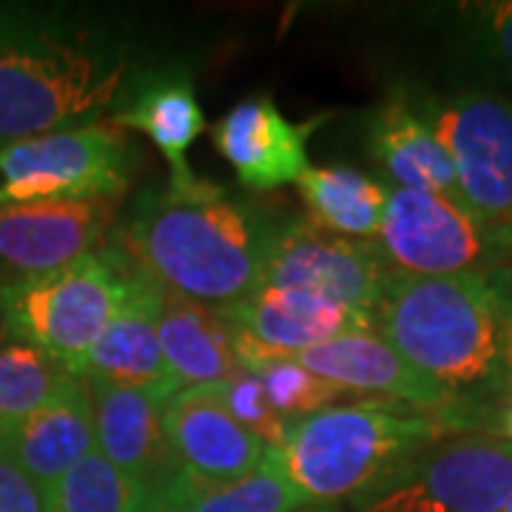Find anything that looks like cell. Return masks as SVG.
<instances>
[{"instance_id":"d4e9b609","label":"cell","mask_w":512,"mask_h":512,"mask_svg":"<svg viewBox=\"0 0 512 512\" xmlns=\"http://www.w3.org/2000/svg\"><path fill=\"white\" fill-rule=\"evenodd\" d=\"M46 501L49 512H148L154 495L92 450L57 481Z\"/></svg>"},{"instance_id":"d6986e66","label":"cell","mask_w":512,"mask_h":512,"mask_svg":"<svg viewBox=\"0 0 512 512\" xmlns=\"http://www.w3.org/2000/svg\"><path fill=\"white\" fill-rule=\"evenodd\" d=\"M456 86L512 97V0H467L427 9Z\"/></svg>"},{"instance_id":"8992f818","label":"cell","mask_w":512,"mask_h":512,"mask_svg":"<svg viewBox=\"0 0 512 512\" xmlns=\"http://www.w3.org/2000/svg\"><path fill=\"white\" fill-rule=\"evenodd\" d=\"M512 498V441L450 433L348 504L353 512H504Z\"/></svg>"},{"instance_id":"4316f807","label":"cell","mask_w":512,"mask_h":512,"mask_svg":"<svg viewBox=\"0 0 512 512\" xmlns=\"http://www.w3.org/2000/svg\"><path fill=\"white\" fill-rule=\"evenodd\" d=\"M256 373V379L262 382L268 402L274 407L282 419H299L316 410H325L333 404H342L348 396L342 387L319 379L308 367H302L296 359H282V362H271L262 365Z\"/></svg>"},{"instance_id":"cb8c5ba5","label":"cell","mask_w":512,"mask_h":512,"mask_svg":"<svg viewBox=\"0 0 512 512\" xmlns=\"http://www.w3.org/2000/svg\"><path fill=\"white\" fill-rule=\"evenodd\" d=\"M296 191L313 225L339 237H379L390 197V185L379 177L348 165H311L296 180Z\"/></svg>"},{"instance_id":"484cf974","label":"cell","mask_w":512,"mask_h":512,"mask_svg":"<svg viewBox=\"0 0 512 512\" xmlns=\"http://www.w3.org/2000/svg\"><path fill=\"white\" fill-rule=\"evenodd\" d=\"M74 373L43 350L0 336V427L43 410L72 382Z\"/></svg>"},{"instance_id":"603a6c76","label":"cell","mask_w":512,"mask_h":512,"mask_svg":"<svg viewBox=\"0 0 512 512\" xmlns=\"http://www.w3.org/2000/svg\"><path fill=\"white\" fill-rule=\"evenodd\" d=\"M157 333L165 362L183 387L217 384L242 373L231 330L222 313L211 305H202L163 288Z\"/></svg>"},{"instance_id":"f1b7e54d","label":"cell","mask_w":512,"mask_h":512,"mask_svg":"<svg viewBox=\"0 0 512 512\" xmlns=\"http://www.w3.org/2000/svg\"><path fill=\"white\" fill-rule=\"evenodd\" d=\"M484 279H487V291H490V299H493L504 370H507V379L512 384V259L484 271Z\"/></svg>"},{"instance_id":"d6a6232c","label":"cell","mask_w":512,"mask_h":512,"mask_svg":"<svg viewBox=\"0 0 512 512\" xmlns=\"http://www.w3.org/2000/svg\"><path fill=\"white\" fill-rule=\"evenodd\" d=\"M299 512H345V510H342V504H308V507H302Z\"/></svg>"},{"instance_id":"6da1fadb","label":"cell","mask_w":512,"mask_h":512,"mask_svg":"<svg viewBox=\"0 0 512 512\" xmlns=\"http://www.w3.org/2000/svg\"><path fill=\"white\" fill-rule=\"evenodd\" d=\"M137 72L131 37L103 15L0 3V146L103 123Z\"/></svg>"},{"instance_id":"ac0fdd59","label":"cell","mask_w":512,"mask_h":512,"mask_svg":"<svg viewBox=\"0 0 512 512\" xmlns=\"http://www.w3.org/2000/svg\"><path fill=\"white\" fill-rule=\"evenodd\" d=\"M92 450H97L92 399L86 379L80 376H74L55 402L29 419L0 427V461L18 467L46 495Z\"/></svg>"},{"instance_id":"7a4b0ae2","label":"cell","mask_w":512,"mask_h":512,"mask_svg":"<svg viewBox=\"0 0 512 512\" xmlns=\"http://www.w3.org/2000/svg\"><path fill=\"white\" fill-rule=\"evenodd\" d=\"M276 222L197 177L143 188L109 239L160 288L222 311L262 288Z\"/></svg>"},{"instance_id":"3957f363","label":"cell","mask_w":512,"mask_h":512,"mask_svg":"<svg viewBox=\"0 0 512 512\" xmlns=\"http://www.w3.org/2000/svg\"><path fill=\"white\" fill-rule=\"evenodd\" d=\"M370 316L384 342L447 396L456 433H490L487 421L501 430L512 384L484 271H393Z\"/></svg>"},{"instance_id":"30bf717a","label":"cell","mask_w":512,"mask_h":512,"mask_svg":"<svg viewBox=\"0 0 512 512\" xmlns=\"http://www.w3.org/2000/svg\"><path fill=\"white\" fill-rule=\"evenodd\" d=\"M393 274L376 239H350L330 234L302 217L276 222L262 285L299 288L373 313ZM373 319V316H370Z\"/></svg>"},{"instance_id":"9c48e42d","label":"cell","mask_w":512,"mask_h":512,"mask_svg":"<svg viewBox=\"0 0 512 512\" xmlns=\"http://www.w3.org/2000/svg\"><path fill=\"white\" fill-rule=\"evenodd\" d=\"M376 242L393 271L416 276L490 271L510 259L464 205L407 188H390Z\"/></svg>"},{"instance_id":"ffe728a7","label":"cell","mask_w":512,"mask_h":512,"mask_svg":"<svg viewBox=\"0 0 512 512\" xmlns=\"http://www.w3.org/2000/svg\"><path fill=\"white\" fill-rule=\"evenodd\" d=\"M365 148L390 188L427 191L464 205L447 151L416 114L404 89L384 97L367 114Z\"/></svg>"},{"instance_id":"83f0119b","label":"cell","mask_w":512,"mask_h":512,"mask_svg":"<svg viewBox=\"0 0 512 512\" xmlns=\"http://www.w3.org/2000/svg\"><path fill=\"white\" fill-rule=\"evenodd\" d=\"M222 407L234 416L237 424H242L248 433H254L256 439H262L268 447H279L282 433H285V419L276 413L262 382L256 379V373L242 370L234 379L214 384Z\"/></svg>"},{"instance_id":"8fae6325","label":"cell","mask_w":512,"mask_h":512,"mask_svg":"<svg viewBox=\"0 0 512 512\" xmlns=\"http://www.w3.org/2000/svg\"><path fill=\"white\" fill-rule=\"evenodd\" d=\"M220 313L242 370L296 359L330 339L373 328L370 313L353 311L319 293L276 285H262Z\"/></svg>"},{"instance_id":"5bb4252c","label":"cell","mask_w":512,"mask_h":512,"mask_svg":"<svg viewBox=\"0 0 512 512\" xmlns=\"http://www.w3.org/2000/svg\"><path fill=\"white\" fill-rule=\"evenodd\" d=\"M328 117L291 123L276 103L262 94L242 100L211 126L214 148L237 171L239 183L251 191H274L293 183L311 168L308 140Z\"/></svg>"},{"instance_id":"7c38bea8","label":"cell","mask_w":512,"mask_h":512,"mask_svg":"<svg viewBox=\"0 0 512 512\" xmlns=\"http://www.w3.org/2000/svg\"><path fill=\"white\" fill-rule=\"evenodd\" d=\"M111 217V200L0 205V274H43L92 254L109 239Z\"/></svg>"},{"instance_id":"7402d4cb","label":"cell","mask_w":512,"mask_h":512,"mask_svg":"<svg viewBox=\"0 0 512 512\" xmlns=\"http://www.w3.org/2000/svg\"><path fill=\"white\" fill-rule=\"evenodd\" d=\"M151 495L177 512H299L311 504L291 481L276 447H268L254 473L237 481H211L174 467Z\"/></svg>"},{"instance_id":"ba28073f","label":"cell","mask_w":512,"mask_h":512,"mask_svg":"<svg viewBox=\"0 0 512 512\" xmlns=\"http://www.w3.org/2000/svg\"><path fill=\"white\" fill-rule=\"evenodd\" d=\"M407 97L447 151L464 208L487 228L510 220L512 97L464 86L416 89Z\"/></svg>"},{"instance_id":"e0dca14e","label":"cell","mask_w":512,"mask_h":512,"mask_svg":"<svg viewBox=\"0 0 512 512\" xmlns=\"http://www.w3.org/2000/svg\"><path fill=\"white\" fill-rule=\"evenodd\" d=\"M109 123L146 134L171 171L168 183L191 185L197 180L188 165V151L205 131V114L188 66L160 63L140 69L128 80Z\"/></svg>"},{"instance_id":"1f68e13d","label":"cell","mask_w":512,"mask_h":512,"mask_svg":"<svg viewBox=\"0 0 512 512\" xmlns=\"http://www.w3.org/2000/svg\"><path fill=\"white\" fill-rule=\"evenodd\" d=\"M498 433H501V439L512 441V399L507 404V410H504V416H501V430Z\"/></svg>"},{"instance_id":"277c9868","label":"cell","mask_w":512,"mask_h":512,"mask_svg":"<svg viewBox=\"0 0 512 512\" xmlns=\"http://www.w3.org/2000/svg\"><path fill=\"white\" fill-rule=\"evenodd\" d=\"M453 430L436 416L393 402H342L285 419L279 456L311 504H339L393 476Z\"/></svg>"},{"instance_id":"836d02e7","label":"cell","mask_w":512,"mask_h":512,"mask_svg":"<svg viewBox=\"0 0 512 512\" xmlns=\"http://www.w3.org/2000/svg\"><path fill=\"white\" fill-rule=\"evenodd\" d=\"M148 512H177V510H171V507H165V504H160V501L154 498V501H151V510H148Z\"/></svg>"},{"instance_id":"44dd1931","label":"cell","mask_w":512,"mask_h":512,"mask_svg":"<svg viewBox=\"0 0 512 512\" xmlns=\"http://www.w3.org/2000/svg\"><path fill=\"white\" fill-rule=\"evenodd\" d=\"M86 387L92 399L97 453L154 493L177 467L163 436L165 402L100 379H86Z\"/></svg>"},{"instance_id":"e575fe53","label":"cell","mask_w":512,"mask_h":512,"mask_svg":"<svg viewBox=\"0 0 512 512\" xmlns=\"http://www.w3.org/2000/svg\"><path fill=\"white\" fill-rule=\"evenodd\" d=\"M504 512H512V498H510V504H507V507H504Z\"/></svg>"},{"instance_id":"52a82bcc","label":"cell","mask_w":512,"mask_h":512,"mask_svg":"<svg viewBox=\"0 0 512 512\" xmlns=\"http://www.w3.org/2000/svg\"><path fill=\"white\" fill-rule=\"evenodd\" d=\"M137 171L123 128H63L0 146V205L43 200H117Z\"/></svg>"},{"instance_id":"4fadbf2b","label":"cell","mask_w":512,"mask_h":512,"mask_svg":"<svg viewBox=\"0 0 512 512\" xmlns=\"http://www.w3.org/2000/svg\"><path fill=\"white\" fill-rule=\"evenodd\" d=\"M160 308H163V288L134 265L123 305L89 350L80 379H100V382L131 387L160 402L177 396L183 384L177 382L163 356L160 333H157Z\"/></svg>"},{"instance_id":"9a60e30c","label":"cell","mask_w":512,"mask_h":512,"mask_svg":"<svg viewBox=\"0 0 512 512\" xmlns=\"http://www.w3.org/2000/svg\"><path fill=\"white\" fill-rule=\"evenodd\" d=\"M296 362L308 367L319 379L342 387L345 393L376 396V402L416 407L453 430L447 396L390 348V342H384L373 328L330 339L325 345L296 356Z\"/></svg>"},{"instance_id":"2e32d148","label":"cell","mask_w":512,"mask_h":512,"mask_svg":"<svg viewBox=\"0 0 512 512\" xmlns=\"http://www.w3.org/2000/svg\"><path fill=\"white\" fill-rule=\"evenodd\" d=\"M163 436L177 467L211 481L248 476L268 453V444L222 407L214 384L183 387L165 402Z\"/></svg>"},{"instance_id":"f546056e","label":"cell","mask_w":512,"mask_h":512,"mask_svg":"<svg viewBox=\"0 0 512 512\" xmlns=\"http://www.w3.org/2000/svg\"><path fill=\"white\" fill-rule=\"evenodd\" d=\"M0 512H49L46 493L6 461H0Z\"/></svg>"},{"instance_id":"5b68a950","label":"cell","mask_w":512,"mask_h":512,"mask_svg":"<svg viewBox=\"0 0 512 512\" xmlns=\"http://www.w3.org/2000/svg\"><path fill=\"white\" fill-rule=\"evenodd\" d=\"M128 259L111 239L43 274L0 282V330L6 339L43 350L74 376L120 311L131 276Z\"/></svg>"},{"instance_id":"4dcf8cb0","label":"cell","mask_w":512,"mask_h":512,"mask_svg":"<svg viewBox=\"0 0 512 512\" xmlns=\"http://www.w3.org/2000/svg\"><path fill=\"white\" fill-rule=\"evenodd\" d=\"M490 231H493L495 245H498V248L512 259V217L507 222H501V225L490 228Z\"/></svg>"}]
</instances>
